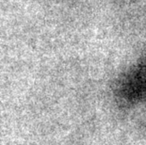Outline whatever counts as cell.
Masks as SVG:
<instances>
[{
    "label": "cell",
    "mask_w": 146,
    "mask_h": 145,
    "mask_svg": "<svg viewBox=\"0 0 146 145\" xmlns=\"http://www.w3.org/2000/svg\"><path fill=\"white\" fill-rule=\"evenodd\" d=\"M118 97L121 102L128 106L146 101V67L123 81L118 91Z\"/></svg>",
    "instance_id": "1"
}]
</instances>
